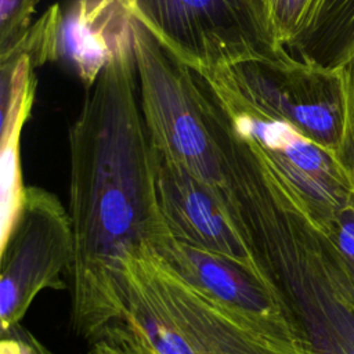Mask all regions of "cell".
<instances>
[{
  "label": "cell",
  "instance_id": "20",
  "mask_svg": "<svg viewBox=\"0 0 354 354\" xmlns=\"http://www.w3.org/2000/svg\"><path fill=\"white\" fill-rule=\"evenodd\" d=\"M126 336H127V335H126ZM137 347H138V346H137ZM138 350H140V353H141V354H149V353H145V351H142L140 347H138Z\"/></svg>",
  "mask_w": 354,
  "mask_h": 354
},
{
  "label": "cell",
  "instance_id": "4",
  "mask_svg": "<svg viewBox=\"0 0 354 354\" xmlns=\"http://www.w3.org/2000/svg\"><path fill=\"white\" fill-rule=\"evenodd\" d=\"M134 57L151 147L234 207L230 160L238 141L207 80L136 19Z\"/></svg>",
  "mask_w": 354,
  "mask_h": 354
},
{
  "label": "cell",
  "instance_id": "9",
  "mask_svg": "<svg viewBox=\"0 0 354 354\" xmlns=\"http://www.w3.org/2000/svg\"><path fill=\"white\" fill-rule=\"evenodd\" d=\"M152 158L156 196L171 236L225 256L274 283L234 207L153 149Z\"/></svg>",
  "mask_w": 354,
  "mask_h": 354
},
{
  "label": "cell",
  "instance_id": "16",
  "mask_svg": "<svg viewBox=\"0 0 354 354\" xmlns=\"http://www.w3.org/2000/svg\"><path fill=\"white\" fill-rule=\"evenodd\" d=\"M82 354H141L137 344L120 329L111 328L102 337L90 343Z\"/></svg>",
  "mask_w": 354,
  "mask_h": 354
},
{
  "label": "cell",
  "instance_id": "1",
  "mask_svg": "<svg viewBox=\"0 0 354 354\" xmlns=\"http://www.w3.org/2000/svg\"><path fill=\"white\" fill-rule=\"evenodd\" d=\"M69 129V205L75 254L71 328L88 343L122 317V261L171 235L162 216L134 50L86 90Z\"/></svg>",
  "mask_w": 354,
  "mask_h": 354
},
{
  "label": "cell",
  "instance_id": "15",
  "mask_svg": "<svg viewBox=\"0 0 354 354\" xmlns=\"http://www.w3.org/2000/svg\"><path fill=\"white\" fill-rule=\"evenodd\" d=\"M40 0H0V55L12 50L32 26Z\"/></svg>",
  "mask_w": 354,
  "mask_h": 354
},
{
  "label": "cell",
  "instance_id": "18",
  "mask_svg": "<svg viewBox=\"0 0 354 354\" xmlns=\"http://www.w3.org/2000/svg\"><path fill=\"white\" fill-rule=\"evenodd\" d=\"M339 156H340V160L354 173V105L348 100H347L346 130H344L343 144H342Z\"/></svg>",
  "mask_w": 354,
  "mask_h": 354
},
{
  "label": "cell",
  "instance_id": "7",
  "mask_svg": "<svg viewBox=\"0 0 354 354\" xmlns=\"http://www.w3.org/2000/svg\"><path fill=\"white\" fill-rule=\"evenodd\" d=\"M75 254L69 212L59 198L41 187H26L21 209L1 239L0 326H18L44 289L68 288Z\"/></svg>",
  "mask_w": 354,
  "mask_h": 354
},
{
  "label": "cell",
  "instance_id": "19",
  "mask_svg": "<svg viewBox=\"0 0 354 354\" xmlns=\"http://www.w3.org/2000/svg\"><path fill=\"white\" fill-rule=\"evenodd\" d=\"M336 68L342 73L347 100L354 105V47L342 58Z\"/></svg>",
  "mask_w": 354,
  "mask_h": 354
},
{
  "label": "cell",
  "instance_id": "6",
  "mask_svg": "<svg viewBox=\"0 0 354 354\" xmlns=\"http://www.w3.org/2000/svg\"><path fill=\"white\" fill-rule=\"evenodd\" d=\"M127 4L169 53L196 71L286 51L254 0H127Z\"/></svg>",
  "mask_w": 354,
  "mask_h": 354
},
{
  "label": "cell",
  "instance_id": "12",
  "mask_svg": "<svg viewBox=\"0 0 354 354\" xmlns=\"http://www.w3.org/2000/svg\"><path fill=\"white\" fill-rule=\"evenodd\" d=\"M354 47V0H321L306 30L286 48L293 57L336 68Z\"/></svg>",
  "mask_w": 354,
  "mask_h": 354
},
{
  "label": "cell",
  "instance_id": "5",
  "mask_svg": "<svg viewBox=\"0 0 354 354\" xmlns=\"http://www.w3.org/2000/svg\"><path fill=\"white\" fill-rule=\"evenodd\" d=\"M198 72L257 111L290 123L339 156L346 130L347 98L337 68L283 51L271 58H250Z\"/></svg>",
  "mask_w": 354,
  "mask_h": 354
},
{
  "label": "cell",
  "instance_id": "14",
  "mask_svg": "<svg viewBox=\"0 0 354 354\" xmlns=\"http://www.w3.org/2000/svg\"><path fill=\"white\" fill-rule=\"evenodd\" d=\"M285 50L306 30L321 0H254Z\"/></svg>",
  "mask_w": 354,
  "mask_h": 354
},
{
  "label": "cell",
  "instance_id": "8",
  "mask_svg": "<svg viewBox=\"0 0 354 354\" xmlns=\"http://www.w3.org/2000/svg\"><path fill=\"white\" fill-rule=\"evenodd\" d=\"M207 83L236 133L289 181L304 199L319 230H324L354 187V173L337 155L290 123L268 116L228 90Z\"/></svg>",
  "mask_w": 354,
  "mask_h": 354
},
{
  "label": "cell",
  "instance_id": "17",
  "mask_svg": "<svg viewBox=\"0 0 354 354\" xmlns=\"http://www.w3.org/2000/svg\"><path fill=\"white\" fill-rule=\"evenodd\" d=\"M44 346L19 325L1 333L0 354H43Z\"/></svg>",
  "mask_w": 354,
  "mask_h": 354
},
{
  "label": "cell",
  "instance_id": "13",
  "mask_svg": "<svg viewBox=\"0 0 354 354\" xmlns=\"http://www.w3.org/2000/svg\"><path fill=\"white\" fill-rule=\"evenodd\" d=\"M321 231L354 303V187L335 212L330 223Z\"/></svg>",
  "mask_w": 354,
  "mask_h": 354
},
{
  "label": "cell",
  "instance_id": "3",
  "mask_svg": "<svg viewBox=\"0 0 354 354\" xmlns=\"http://www.w3.org/2000/svg\"><path fill=\"white\" fill-rule=\"evenodd\" d=\"M115 328L149 354H313L299 326L254 318L196 289L149 246L122 261ZM112 326V328H113Z\"/></svg>",
  "mask_w": 354,
  "mask_h": 354
},
{
  "label": "cell",
  "instance_id": "2",
  "mask_svg": "<svg viewBox=\"0 0 354 354\" xmlns=\"http://www.w3.org/2000/svg\"><path fill=\"white\" fill-rule=\"evenodd\" d=\"M230 181L236 216L313 354H354V303L304 199L242 137Z\"/></svg>",
  "mask_w": 354,
  "mask_h": 354
},
{
  "label": "cell",
  "instance_id": "11",
  "mask_svg": "<svg viewBox=\"0 0 354 354\" xmlns=\"http://www.w3.org/2000/svg\"><path fill=\"white\" fill-rule=\"evenodd\" d=\"M134 32L127 0H68L61 7L54 61L90 90L109 62L134 50Z\"/></svg>",
  "mask_w": 354,
  "mask_h": 354
},
{
  "label": "cell",
  "instance_id": "10",
  "mask_svg": "<svg viewBox=\"0 0 354 354\" xmlns=\"http://www.w3.org/2000/svg\"><path fill=\"white\" fill-rule=\"evenodd\" d=\"M149 248L184 281L217 301L254 318L296 324L277 285L239 263L171 235Z\"/></svg>",
  "mask_w": 354,
  "mask_h": 354
}]
</instances>
